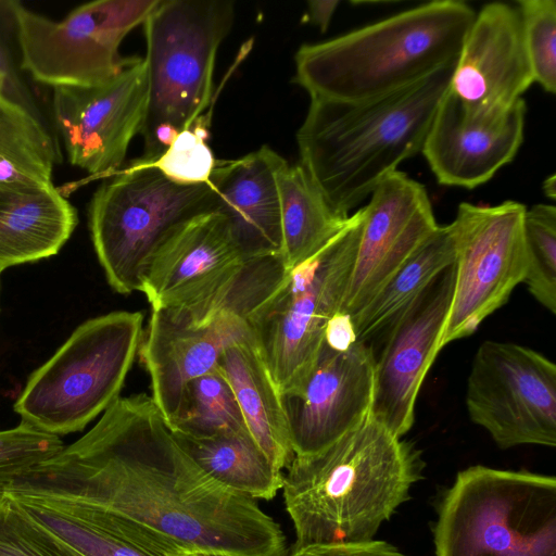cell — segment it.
<instances>
[{"instance_id": "obj_1", "label": "cell", "mask_w": 556, "mask_h": 556, "mask_svg": "<svg viewBox=\"0 0 556 556\" xmlns=\"http://www.w3.org/2000/svg\"><path fill=\"white\" fill-rule=\"evenodd\" d=\"M5 492L89 506L188 547L286 554L280 526L255 500L211 478L144 393L119 396L85 435Z\"/></svg>"}, {"instance_id": "obj_2", "label": "cell", "mask_w": 556, "mask_h": 556, "mask_svg": "<svg viewBox=\"0 0 556 556\" xmlns=\"http://www.w3.org/2000/svg\"><path fill=\"white\" fill-rule=\"evenodd\" d=\"M425 464L414 444L370 415L325 450L294 456L282 492L294 548L359 544L409 498Z\"/></svg>"}, {"instance_id": "obj_3", "label": "cell", "mask_w": 556, "mask_h": 556, "mask_svg": "<svg viewBox=\"0 0 556 556\" xmlns=\"http://www.w3.org/2000/svg\"><path fill=\"white\" fill-rule=\"evenodd\" d=\"M456 62L364 101L311 98L296 134L301 165L336 211L350 216L402 162L421 152Z\"/></svg>"}, {"instance_id": "obj_4", "label": "cell", "mask_w": 556, "mask_h": 556, "mask_svg": "<svg viewBox=\"0 0 556 556\" xmlns=\"http://www.w3.org/2000/svg\"><path fill=\"white\" fill-rule=\"evenodd\" d=\"M475 15L464 1H431L303 45L294 59V80L311 98L341 102L391 93L456 62Z\"/></svg>"}, {"instance_id": "obj_5", "label": "cell", "mask_w": 556, "mask_h": 556, "mask_svg": "<svg viewBox=\"0 0 556 556\" xmlns=\"http://www.w3.org/2000/svg\"><path fill=\"white\" fill-rule=\"evenodd\" d=\"M235 18L225 0H160L146 18L148 105L141 163L157 160L208 105L216 54Z\"/></svg>"}, {"instance_id": "obj_6", "label": "cell", "mask_w": 556, "mask_h": 556, "mask_svg": "<svg viewBox=\"0 0 556 556\" xmlns=\"http://www.w3.org/2000/svg\"><path fill=\"white\" fill-rule=\"evenodd\" d=\"M437 556H556V479L472 466L457 473L434 527Z\"/></svg>"}, {"instance_id": "obj_7", "label": "cell", "mask_w": 556, "mask_h": 556, "mask_svg": "<svg viewBox=\"0 0 556 556\" xmlns=\"http://www.w3.org/2000/svg\"><path fill=\"white\" fill-rule=\"evenodd\" d=\"M142 336L141 312L116 311L85 321L30 375L14 410L50 434L81 431L119 397Z\"/></svg>"}, {"instance_id": "obj_8", "label": "cell", "mask_w": 556, "mask_h": 556, "mask_svg": "<svg viewBox=\"0 0 556 556\" xmlns=\"http://www.w3.org/2000/svg\"><path fill=\"white\" fill-rule=\"evenodd\" d=\"M364 219L365 206L313 257L288 270L247 319L280 395L299 391L317 362L349 285Z\"/></svg>"}, {"instance_id": "obj_9", "label": "cell", "mask_w": 556, "mask_h": 556, "mask_svg": "<svg viewBox=\"0 0 556 556\" xmlns=\"http://www.w3.org/2000/svg\"><path fill=\"white\" fill-rule=\"evenodd\" d=\"M216 206L210 182L179 184L139 161L102 184L89 204V229L110 287L124 295L139 291L157 248Z\"/></svg>"}, {"instance_id": "obj_10", "label": "cell", "mask_w": 556, "mask_h": 556, "mask_svg": "<svg viewBox=\"0 0 556 556\" xmlns=\"http://www.w3.org/2000/svg\"><path fill=\"white\" fill-rule=\"evenodd\" d=\"M160 0H98L56 22L21 2L18 39L24 72L48 86H90L115 77L127 59L119 46Z\"/></svg>"}, {"instance_id": "obj_11", "label": "cell", "mask_w": 556, "mask_h": 556, "mask_svg": "<svg viewBox=\"0 0 556 556\" xmlns=\"http://www.w3.org/2000/svg\"><path fill=\"white\" fill-rule=\"evenodd\" d=\"M526 210L525 204L513 200L496 205H458L451 223L455 280L440 350L473 334L523 282L529 263Z\"/></svg>"}, {"instance_id": "obj_12", "label": "cell", "mask_w": 556, "mask_h": 556, "mask_svg": "<svg viewBox=\"0 0 556 556\" xmlns=\"http://www.w3.org/2000/svg\"><path fill=\"white\" fill-rule=\"evenodd\" d=\"M465 403L471 421L501 448L556 446V365L531 348L483 341L471 363Z\"/></svg>"}, {"instance_id": "obj_13", "label": "cell", "mask_w": 556, "mask_h": 556, "mask_svg": "<svg viewBox=\"0 0 556 556\" xmlns=\"http://www.w3.org/2000/svg\"><path fill=\"white\" fill-rule=\"evenodd\" d=\"M248 260L228 220L208 212L179 227L157 248L139 291L151 308L170 309L203 324L223 311Z\"/></svg>"}, {"instance_id": "obj_14", "label": "cell", "mask_w": 556, "mask_h": 556, "mask_svg": "<svg viewBox=\"0 0 556 556\" xmlns=\"http://www.w3.org/2000/svg\"><path fill=\"white\" fill-rule=\"evenodd\" d=\"M148 94L146 61L137 56L105 83L53 87L52 125L70 163L91 175L116 170L141 131Z\"/></svg>"}, {"instance_id": "obj_15", "label": "cell", "mask_w": 556, "mask_h": 556, "mask_svg": "<svg viewBox=\"0 0 556 556\" xmlns=\"http://www.w3.org/2000/svg\"><path fill=\"white\" fill-rule=\"evenodd\" d=\"M375 371L368 343L355 341L345 349L323 343L302 388L281 395L295 456L325 450L370 415Z\"/></svg>"}, {"instance_id": "obj_16", "label": "cell", "mask_w": 556, "mask_h": 556, "mask_svg": "<svg viewBox=\"0 0 556 556\" xmlns=\"http://www.w3.org/2000/svg\"><path fill=\"white\" fill-rule=\"evenodd\" d=\"M516 5L484 4L466 34L450 91L475 123L504 117L533 84Z\"/></svg>"}, {"instance_id": "obj_17", "label": "cell", "mask_w": 556, "mask_h": 556, "mask_svg": "<svg viewBox=\"0 0 556 556\" xmlns=\"http://www.w3.org/2000/svg\"><path fill=\"white\" fill-rule=\"evenodd\" d=\"M455 280V264L444 269L390 326L376 358L370 416L402 438L415 421L421 383L440 350Z\"/></svg>"}, {"instance_id": "obj_18", "label": "cell", "mask_w": 556, "mask_h": 556, "mask_svg": "<svg viewBox=\"0 0 556 556\" xmlns=\"http://www.w3.org/2000/svg\"><path fill=\"white\" fill-rule=\"evenodd\" d=\"M365 205V219L339 314L354 317L438 228L427 189L396 170Z\"/></svg>"}, {"instance_id": "obj_19", "label": "cell", "mask_w": 556, "mask_h": 556, "mask_svg": "<svg viewBox=\"0 0 556 556\" xmlns=\"http://www.w3.org/2000/svg\"><path fill=\"white\" fill-rule=\"evenodd\" d=\"M250 336L247 320L230 311L194 324L174 311L151 308L138 354L150 378V396L167 424L187 384L215 369L227 346Z\"/></svg>"}, {"instance_id": "obj_20", "label": "cell", "mask_w": 556, "mask_h": 556, "mask_svg": "<svg viewBox=\"0 0 556 556\" xmlns=\"http://www.w3.org/2000/svg\"><path fill=\"white\" fill-rule=\"evenodd\" d=\"M526 113L522 98L501 119L475 123L465 116L458 99L448 90L421 150L438 182L475 189L491 180L518 153L525 136Z\"/></svg>"}, {"instance_id": "obj_21", "label": "cell", "mask_w": 556, "mask_h": 556, "mask_svg": "<svg viewBox=\"0 0 556 556\" xmlns=\"http://www.w3.org/2000/svg\"><path fill=\"white\" fill-rule=\"evenodd\" d=\"M287 164L264 146L238 160L217 161L210 177L216 212L228 220L247 258L280 253L278 177Z\"/></svg>"}, {"instance_id": "obj_22", "label": "cell", "mask_w": 556, "mask_h": 556, "mask_svg": "<svg viewBox=\"0 0 556 556\" xmlns=\"http://www.w3.org/2000/svg\"><path fill=\"white\" fill-rule=\"evenodd\" d=\"M77 223L75 207L53 185L0 188V271L55 255Z\"/></svg>"}, {"instance_id": "obj_23", "label": "cell", "mask_w": 556, "mask_h": 556, "mask_svg": "<svg viewBox=\"0 0 556 556\" xmlns=\"http://www.w3.org/2000/svg\"><path fill=\"white\" fill-rule=\"evenodd\" d=\"M217 368L233 391L252 439L277 470L288 469L295 454L281 395L253 334L227 346Z\"/></svg>"}, {"instance_id": "obj_24", "label": "cell", "mask_w": 556, "mask_h": 556, "mask_svg": "<svg viewBox=\"0 0 556 556\" xmlns=\"http://www.w3.org/2000/svg\"><path fill=\"white\" fill-rule=\"evenodd\" d=\"M452 224L441 226L405 261L376 295L351 318L356 341L384 334L396 318L455 263Z\"/></svg>"}, {"instance_id": "obj_25", "label": "cell", "mask_w": 556, "mask_h": 556, "mask_svg": "<svg viewBox=\"0 0 556 556\" xmlns=\"http://www.w3.org/2000/svg\"><path fill=\"white\" fill-rule=\"evenodd\" d=\"M281 248L279 256L290 270L319 252L348 224L306 170L287 164L278 177Z\"/></svg>"}, {"instance_id": "obj_26", "label": "cell", "mask_w": 556, "mask_h": 556, "mask_svg": "<svg viewBox=\"0 0 556 556\" xmlns=\"http://www.w3.org/2000/svg\"><path fill=\"white\" fill-rule=\"evenodd\" d=\"M175 437L211 478L233 492L268 501L282 489V471L273 466L249 431L204 439Z\"/></svg>"}, {"instance_id": "obj_27", "label": "cell", "mask_w": 556, "mask_h": 556, "mask_svg": "<svg viewBox=\"0 0 556 556\" xmlns=\"http://www.w3.org/2000/svg\"><path fill=\"white\" fill-rule=\"evenodd\" d=\"M59 161L55 132L0 93V188L52 186Z\"/></svg>"}, {"instance_id": "obj_28", "label": "cell", "mask_w": 556, "mask_h": 556, "mask_svg": "<svg viewBox=\"0 0 556 556\" xmlns=\"http://www.w3.org/2000/svg\"><path fill=\"white\" fill-rule=\"evenodd\" d=\"M168 426L175 434L197 439L248 431L233 391L217 366L187 384Z\"/></svg>"}, {"instance_id": "obj_29", "label": "cell", "mask_w": 556, "mask_h": 556, "mask_svg": "<svg viewBox=\"0 0 556 556\" xmlns=\"http://www.w3.org/2000/svg\"><path fill=\"white\" fill-rule=\"evenodd\" d=\"M7 494L79 556H150L116 533L53 504L28 495Z\"/></svg>"}, {"instance_id": "obj_30", "label": "cell", "mask_w": 556, "mask_h": 556, "mask_svg": "<svg viewBox=\"0 0 556 556\" xmlns=\"http://www.w3.org/2000/svg\"><path fill=\"white\" fill-rule=\"evenodd\" d=\"M529 263L523 283L533 299L556 313V207L535 204L526 210Z\"/></svg>"}, {"instance_id": "obj_31", "label": "cell", "mask_w": 556, "mask_h": 556, "mask_svg": "<svg viewBox=\"0 0 556 556\" xmlns=\"http://www.w3.org/2000/svg\"><path fill=\"white\" fill-rule=\"evenodd\" d=\"M525 46L533 81L548 93L556 92V1L519 0Z\"/></svg>"}, {"instance_id": "obj_32", "label": "cell", "mask_w": 556, "mask_h": 556, "mask_svg": "<svg viewBox=\"0 0 556 556\" xmlns=\"http://www.w3.org/2000/svg\"><path fill=\"white\" fill-rule=\"evenodd\" d=\"M18 4L20 1L16 0H0V93L23 106L53 130L27 80L28 75L22 67L17 24Z\"/></svg>"}, {"instance_id": "obj_33", "label": "cell", "mask_w": 556, "mask_h": 556, "mask_svg": "<svg viewBox=\"0 0 556 556\" xmlns=\"http://www.w3.org/2000/svg\"><path fill=\"white\" fill-rule=\"evenodd\" d=\"M63 448L60 437L43 432L25 421L14 428L0 430V490L5 491Z\"/></svg>"}, {"instance_id": "obj_34", "label": "cell", "mask_w": 556, "mask_h": 556, "mask_svg": "<svg viewBox=\"0 0 556 556\" xmlns=\"http://www.w3.org/2000/svg\"><path fill=\"white\" fill-rule=\"evenodd\" d=\"M0 556H79L5 493L0 502Z\"/></svg>"}, {"instance_id": "obj_35", "label": "cell", "mask_w": 556, "mask_h": 556, "mask_svg": "<svg viewBox=\"0 0 556 556\" xmlns=\"http://www.w3.org/2000/svg\"><path fill=\"white\" fill-rule=\"evenodd\" d=\"M205 132L204 126L198 123L180 131L167 150L150 165L179 184L208 182L217 161L205 142Z\"/></svg>"}, {"instance_id": "obj_36", "label": "cell", "mask_w": 556, "mask_h": 556, "mask_svg": "<svg viewBox=\"0 0 556 556\" xmlns=\"http://www.w3.org/2000/svg\"><path fill=\"white\" fill-rule=\"evenodd\" d=\"M283 556H405L393 545L383 541L359 544L312 545L294 548Z\"/></svg>"}, {"instance_id": "obj_37", "label": "cell", "mask_w": 556, "mask_h": 556, "mask_svg": "<svg viewBox=\"0 0 556 556\" xmlns=\"http://www.w3.org/2000/svg\"><path fill=\"white\" fill-rule=\"evenodd\" d=\"M337 0H311L308 5L309 21L319 27L320 31H326L330 21L339 5Z\"/></svg>"}, {"instance_id": "obj_38", "label": "cell", "mask_w": 556, "mask_h": 556, "mask_svg": "<svg viewBox=\"0 0 556 556\" xmlns=\"http://www.w3.org/2000/svg\"><path fill=\"white\" fill-rule=\"evenodd\" d=\"M543 191H544V194L551 199L552 201L555 200L556 198V177L555 175H551L549 177H547L544 181H543Z\"/></svg>"}, {"instance_id": "obj_39", "label": "cell", "mask_w": 556, "mask_h": 556, "mask_svg": "<svg viewBox=\"0 0 556 556\" xmlns=\"http://www.w3.org/2000/svg\"><path fill=\"white\" fill-rule=\"evenodd\" d=\"M5 497V492L0 490V502Z\"/></svg>"}, {"instance_id": "obj_40", "label": "cell", "mask_w": 556, "mask_h": 556, "mask_svg": "<svg viewBox=\"0 0 556 556\" xmlns=\"http://www.w3.org/2000/svg\"><path fill=\"white\" fill-rule=\"evenodd\" d=\"M0 275H1V271H0Z\"/></svg>"}]
</instances>
